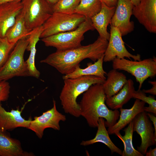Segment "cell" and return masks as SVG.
<instances>
[{
	"mask_svg": "<svg viewBox=\"0 0 156 156\" xmlns=\"http://www.w3.org/2000/svg\"><path fill=\"white\" fill-rule=\"evenodd\" d=\"M108 42L99 36L92 43L65 51H56L40 62L53 67L62 74L67 75L73 71L86 59L96 61L104 54Z\"/></svg>",
	"mask_w": 156,
	"mask_h": 156,
	"instance_id": "cell-1",
	"label": "cell"
},
{
	"mask_svg": "<svg viewBox=\"0 0 156 156\" xmlns=\"http://www.w3.org/2000/svg\"><path fill=\"white\" fill-rule=\"evenodd\" d=\"M105 99L102 84H94L83 94L79 104L80 114L90 127H97L101 118L106 120L105 125L108 127L113 126L118 119L120 112L109 109L105 104Z\"/></svg>",
	"mask_w": 156,
	"mask_h": 156,
	"instance_id": "cell-2",
	"label": "cell"
},
{
	"mask_svg": "<svg viewBox=\"0 0 156 156\" xmlns=\"http://www.w3.org/2000/svg\"><path fill=\"white\" fill-rule=\"evenodd\" d=\"M64 85L60 96L64 111L78 118L81 116L77 97L84 93L92 85L103 84L105 80L94 75L82 76L64 80Z\"/></svg>",
	"mask_w": 156,
	"mask_h": 156,
	"instance_id": "cell-3",
	"label": "cell"
},
{
	"mask_svg": "<svg viewBox=\"0 0 156 156\" xmlns=\"http://www.w3.org/2000/svg\"><path fill=\"white\" fill-rule=\"evenodd\" d=\"M95 29L90 18H86L76 29L42 38L47 47L55 48L56 51H63L79 47L84 39V34Z\"/></svg>",
	"mask_w": 156,
	"mask_h": 156,
	"instance_id": "cell-4",
	"label": "cell"
},
{
	"mask_svg": "<svg viewBox=\"0 0 156 156\" xmlns=\"http://www.w3.org/2000/svg\"><path fill=\"white\" fill-rule=\"evenodd\" d=\"M28 36L20 40L16 44L8 59L0 68V82L16 76H29L24 55L28 44Z\"/></svg>",
	"mask_w": 156,
	"mask_h": 156,
	"instance_id": "cell-5",
	"label": "cell"
},
{
	"mask_svg": "<svg viewBox=\"0 0 156 156\" xmlns=\"http://www.w3.org/2000/svg\"><path fill=\"white\" fill-rule=\"evenodd\" d=\"M114 69L123 70L134 76L139 83L138 90H140L144 81L156 75V58L132 61L125 58H116L112 61Z\"/></svg>",
	"mask_w": 156,
	"mask_h": 156,
	"instance_id": "cell-6",
	"label": "cell"
},
{
	"mask_svg": "<svg viewBox=\"0 0 156 156\" xmlns=\"http://www.w3.org/2000/svg\"><path fill=\"white\" fill-rule=\"evenodd\" d=\"M86 18L83 16L76 13L68 14L53 12L42 25L40 38L73 30Z\"/></svg>",
	"mask_w": 156,
	"mask_h": 156,
	"instance_id": "cell-7",
	"label": "cell"
},
{
	"mask_svg": "<svg viewBox=\"0 0 156 156\" xmlns=\"http://www.w3.org/2000/svg\"><path fill=\"white\" fill-rule=\"evenodd\" d=\"M21 3V12L30 31L42 25L53 12L46 0H22Z\"/></svg>",
	"mask_w": 156,
	"mask_h": 156,
	"instance_id": "cell-8",
	"label": "cell"
},
{
	"mask_svg": "<svg viewBox=\"0 0 156 156\" xmlns=\"http://www.w3.org/2000/svg\"><path fill=\"white\" fill-rule=\"evenodd\" d=\"M53 107L43 113L40 116L34 117V120H31L27 128L34 131L40 139L42 138L46 129L51 128L59 131L60 130V122L66 120L65 115L57 110L55 101L53 100Z\"/></svg>",
	"mask_w": 156,
	"mask_h": 156,
	"instance_id": "cell-9",
	"label": "cell"
},
{
	"mask_svg": "<svg viewBox=\"0 0 156 156\" xmlns=\"http://www.w3.org/2000/svg\"><path fill=\"white\" fill-rule=\"evenodd\" d=\"M110 34L108 44L104 54L103 62H110L116 58L122 59L125 57L130 60L132 58L135 61L141 60L140 54L133 55L127 50L118 28L110 25Z\"/></svg>",
	"mask_w": 156,
	"mask_h": 156,
	"instance_id": "cell-10",
	"label": "cell"
},
{
	"mask_svg": "<svg viewBox=\"0 0 156 156\" xmlns=\"http://www.w3.org/2000/svg\"><path fill=\"white\" fill-rule=\"evenodd\" d=\"M133 131L140 136L141 142L137 150L143 155H145L148 148L155 145L156 137L154 129L146 112L144 111L138 114L133 120Z\"/></svg>",
	"mask_w": 156,
	"mask_h": 156,
	"instance_id": "cell-11",
	"label": "cell"
},
{
	"mask_svg": "<svg viewBox=\"0 0 156 156\" xmlns=\"http://www.w3.org/2000/svg\"><path fill=\"white\" fill-rule=\"evenodd\" d=\"M134 6L131 0H118L115 10L109 23L118 28L122 36L132 31L134 23L130 21Z\"/></svg>",
	"mask_w": 156,
	"mask_h": 156,
	"instance_id": "cell-12",
	"label": "cell"
},
{
	"mask_svg": "<svg viewBox=\"0 0 156 156\" xmlns=\"http://www.w3.org/2000/svg\"><path fill=\"white\" fill-rule=\"evenodd\" d=\"M132 13L148 31L156 33V0H140Z\"/></svg>",
	"mask_w": 156,
	"mask_h": 156,
	"instance_id": "cell-13",
	"label": "cell"
},
{
	"mask_svg": "<svg viewBox=\"0 0 156 156\" xmlns=\"http://www.w3.org/2000/svg\"><path fill=\"white\" fill-rule=\"evenodd\" d=\"M21 1L5 3L0 5V37H5L21 11Z\"/></svg>",
	"mask_w": 156,
	"mask_h": 156,
	"instance_id": "cell-14",
	"label": "cell"
},
{
	"mask_svg": "<svg viewBox=\"0 0 156 156\" xmlns=\"http://www.w3.org/2000/svg\"><path fill=\"white\" fill-rule=\"evenodd\" d=\"M22 110L19 108L12 109L10 112L6 111L0 103V131L5 132L18 127H29L31 120H26L21 116Z\"/></svg>",
	"mask_w": 156,
	"mask_h": 156,
	"instance_id": "cell-15",
	"label": "cell"
},
{
	"mask_svg": "<svg viewBox=\"0 0 156 156\" xmlns=\"http://www.w3.org/2000/svg\"><path fill=\"white\" fill-rule=\"evenodd\" d=\"M145 103L136 99L132 107L129 109L120 108V113L118 122L112 127L108 128L109 135L115 134L120 131L131 122L139 113L144 111Z\"/></svg>",
	"mask_w": 156,
	"mask_h": 156,
	"instance_id": "cell-16",
	"label": "cell"
},
{
	"mask_svg": "<svg viewBox=\"0 0 156 156\" xmlns=\"http://www.w3.org/2000/svg\"><path fill=\"white\" fill-rule=\"evenodd\" d=\"M116 7H109L101 2V8L100 12L90 19L95 29H96L101 38L108 41L110 34L107 28L115 12Z\"/></svg>",
	"mask_w": 156,
	"mask_h": 156,
	"instance_id": "cell-17",
	"label": "cell"
},
{
	"mask_svg": "<svg viewBox=\"0 0 156 156\" xmlns=\"http://www.w3.org/2000/svg\"><path fill=\"white\" fill-rule=\"evenodd\" d=\"M42 31V25L32 30L28 35V44L26 50L30 51L29 57L25 61L29 76L38 78L40 73L36 68L35 60L36 53V46L40 40Z\"/></svg>",
	"mask_w": 156,
	"mask_h": 156,
	"instance_id": "cell-18",
	"label": "cell"
},
{
	"mask_svg": "<svg viewBox=\"0 0 156 156\" xmlns=\"http://www.w3.org/2000/svg\"><path fill=\"white\" fill-rule=\"evenodd\" d=\"M133 81L127 80L122 89L116 94L109 97H106L105 102L107 106L113 109L122 108L123 105L133 98L135 91Z\"/></svg>",
	"mask_w": 156,
	"mask_h": 156,
	"instance_id": "cell-19",
	"label": "cell"
},
{
	"mask_svg": "<svg viewBox=\"0 0 156 156\" xmlns=\"http://www.w3.org/2000/svg\"><path fill=\"white\" fill-rule=\"evenodd\" d=\"M107 77L102 84L106 97L116 94L123 87L127 80L126 76L117 70L113 69L106 75Z\"/></svg>",
	"mask_w": 156,
	"mask_h": 156,
	"instance_id": "cell-20",
	"label": "cell"
},
{
	"mask_svg": "<svg viewBox=\"0 0 156 156\" xmlns=\"http://www.w3.org/2000/svg\"><path fill=\"white\" fill-rule=\"evenodd\" d=\"M97 130L94 138L92 139L86 141H82L80 145L87 146L96 142H101L105 145L110 149L111 153H116L122 155V151L116 146L111 140L106 129L105 124V120L103 118H100L98 121L97 127Z\"/></svg>",
	"mask_w": 156,
	"mask_h": 156,
	"instance_id": "cell-21",
	"label": "cell"
},
{
	"mask_svg": "<svg viewBox=\"0 0 156 156\" xmlns=\"http://www.w3.org/2000/svg\"><path fill=\"white\" fill-rule=\"evenodd\" d=\"M104 56V54L93 64L91 62L88 63L87 67L85 68H81L80 65L77 66L73 71L63 76V79L82 76L94 75L105 80V76L107 73L103 68Z\"/></svg>",
	"mask_w": 156,
	"mask_h": 156,
	"instance_id": "cell-22",
	"label": "cell"
},
{
	"mask_svg": "<svg viewBox=\"0 0 156 156\" xmlns=\"http://www.w3.org/2000/svg\"><path fill=\"white\" fill-rule=\"evenodd\" d=\"M31 155L23 151L20 141L0 131V156H23Z\"/></svg>",
	"mask_w": 156,
	"mask_h": 156,
	"instance_id": "cell-23",
	"label": "cell"
},
{
	"mask_svg": "<svg viewBox=\"0 0 156 156\" xmlns=\"http://www.w3.org/2000/svg\"><path fill=\"white\" fill-rule=\"evenodd\" d=\"M31 31L27 28L21 11L13 25L7 32L5 37L10 42L16 44L20 40L28 36Z\"/></svg>",
	"mask_w": 156,
	"mask_h": 156,
	"instance_id": "cell-24",
	"label": "cell"
},
{
	"mask_svg": "<svg viewBox=\"0 0 156 156\" xmlns=\"http://www.w3.org/2000/svg\"><path fill=\"white\" fill-rule=\"evenodd\" d=\"M125 135L122 136L120 132L116 135L122 141L124 146V149L122 151V156H143L133 147L132 144V138L133 132V122H131L127 127L123 130Z\"/></svg>",
	"mask_w": 156,
	"mask_h": 156,
	"instance_id": "cell-25",
	"label": "cell"
},
{
	"mask_svg": "<svg viewBox=\"0 0 156 156\" xmlns=\"http://www.w3.org/2000/svg\"><path fill=\"white\" fill-rule=\"evenodd\" d=\"M101 8V2L99 0H81L74 13L90 19L100 12Z\"/></svg>",
	"mask_w": 156,
	"mask_h": 156,
	"instance_id": "cell-26",
	"label": "cell"
},
{
	"mask_svg": "<svg viewBox=\"0 0 156 156\" xmlns=\"http://www.w3.org/2000/svg\"><path fill=\"white\" fill-rule=\"evenodd\" d=\"M81 0H59L52 6L53 12L72 14L74 13L75 9Z\"/></svg>",
	"mask_w": 156,
	"mask_h": 156,
	"instance_id": "cell-27",
	"label": "cell"
},
{
	"mask_svg": "<svg viewBox=\"0 0 156 156\" xmlns=\"http://www.w3.org/2000/svg\"><path fill=\"white\" fill-rule=\"evenodd\" d=\"M133 98L142 101L148 104V107L144 106V110L146 112L156 114V100L154 96H147L142 90H135L133 94Z\"/></svg>",
	"mask_w": 156,
	"mask_h": 156,
	"instance_id": "cell-28",
	"label": "cell"
},
{
	"mask_svg": "<svg viewBox=\"0 0 156 156\" xmlns=\"http://www.w3.org/2000/svg\"><path fill=\"white\" fill-rule=\"evenodd\" d=\"M16 44L9 42L5 37H0V68L6 61Z\"/></svg>",
	"mask_w": 156,
	"mask_h": 156,
	"instance_id": "cell-29",
	"label": "cell"
},
{
	"mask_svg": "<svg viewBox=\"0 0 156 156\" xmlns=\"http://www.w3.org/2000/svg\"><path fill=\"white\" fill-rule=\"evenodd\" d=\"M10 86L5 81L0 82V103L7 100L9 97Z\"/></svg>",
	"mask_w": 156,
	"mask_h": 156,
	"instance_id": "cell-30",
	"label": "cell"
},
{
	"mask_svg": "<svg viewBox=\"0 0 156 156\" xmlns=\"http://www.w3.org/2000/svg\"><path fill=\"white\" fill-rule=\"evenodd\" d=\"M148 82L152 85V88L148 90L143 89L142 91L145 93H149L153 95H156V81H149Z\"/></svg>",
	"mask_w": 156,
	"mask_h": 156,
	"instance_id": "cell-31",
	"label": "cell"
},
{
	"mask_svg": "<svg viewBox=\"0 0 156 156\" xmlns=\"http://www.w3.org/2000/svg\"><path fill=\"white\" fill-rule=\"evenodd\" d=\"M109 7H116L118 0H99Z\"/></svg>",
	"mask_w": 156,
	"mask_h": 156,
	"instance_id": "cell-32",
	"label": "cell"
},
{
	"mask_svg": "<svg viewBox=\"0 0 156 156\" xmlns=\"http://www.w3.org/2000/svg\"><path fill=\"white\" fill-rule=\"evenodd\" d=\"M147 115L150 120L152 122L154 129V134L156 137V117L152 114L148 113Z\"/></svg>",
	"mask_w": 156,
	"mask_h": 156,
	"instance_id": "cell-33",
	"label": "cell"
},
{
	"mask_svg": "<svg viewBox=\"0 0 156 156\" xmlns=\"http://www.w3.org/2000/svg\"><path fill=\"white\" fill-rule=\"evenodd\" d=\"M145 155L146 156H156V148L152 149L150 148L148 152H146Z\"/></svg>",
	"mask_w": 156,
	"mask_h": 156,
	"instance_id": "cell-34",
	"label": "cell"
},
{
	"mask_svg": "<svg viewBox=\"0 0 156 156\" xmlns=\"http://www.w3.org/2000/svg\"><path fill=\"white\" fill-rule=\"evenodd\" d=\"M22 0H0V5L6 3L18 1H21Z\"/></svg>",
	"mask_w": 156,
	"mask_h": 156,
	"instance_id": "cell-35",
	"label": "cell"
},
{
	"mask_svg": "<svg viewBox=\"0 0 156 156\" xmlns=\"http://www.w3.org/2000/svg\"><path fill=\"white\" fill-rule=\"evenodd\" d=\"M52 6L55 4L59 0H46Z\"/></svg>",
	"mask_w": 156,
	"mask_h": 156,
	"instance_id": "cell-36",
	"label": "cell"
},
{
	"mask_svg": "<svg viewBox=\"0 0 156 156\" xmlns=\"http://www.w3.org/2000/svg\"><path fill=\"white\" fill-rule=\"evenodd\" d=\"M134 6H136L140 3V0H131Z\"/></svg>",
	"mask_w": 156,
	"mask_h": 156,
	"instance_id": "cell-37",
	"label": "cell"
}]
</instances>
